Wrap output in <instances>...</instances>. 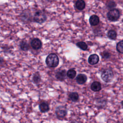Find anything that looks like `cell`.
<instances>
[{
    "mask_svg": "<svg viewBox=\"0 0 123 123\" xmlns=\"http://www.w3.org/2000/svg\"><path fill=\"white\" fill-rule=\"evenodd\" d=\"M69 99L73 101L76 102L79 99V95L77 92H71L69 94Z\"/></svg>",
    "mask_w": 123,
    "mask_h": 123,
    "instance_id": "15",
    "label": "cell"
},
{
    "mask_svg": "<svg viewBox=\"0 0 123 123\" xmlns=\"http://www.w3.org/2000/svg\"><path fill=\"white\" fill-rule=\"evenodd\" d=\"M45 62L48 67L54 68L59 65V59L56 54L50 53L47 57Z\"/></svg>",
    "mask_w": 123,
    "mask_h": 123,
    "instance_id": "1",
    "label": "cell"
},
{
    "mask_svg": "<svg viewBox=\"0 0 123 123\" xmlns=\"http://www.w3.org/2000/svg\"><path fill=\"white\" fill-rule=\"evenodd\" d=\"M101 79L106 83L111 82L113 78V73L111 69H105L101 74Z\"/></svg>",
    "mask_w": 123,
    "mask_h": 123,
    "instance_id": "4",
    "label": "cell"
},
{
    "mask_svg": "<svg viewBox=\"0 0 123 123\" xmlns=\"http://www.w3.org/2000/svg\"><path fill=\"white\" fill-rule=\"evenodd\" d=\"M47 18L46 13L42 10H38L35 12L33 20L35 22L41 24L46 21Z\"/></svg>",
    "mask_w": 123,
    "mask_h": 123,
    "instance_id": "3",
    "label": "cell"
},
{
    "mask_svg": "<svg viewBox=\"0 0 123 123\" xmlns=\"http://www.w3.org/2000/svg\"><path fill=\"white\" fill-rule=\"evenodd\" d=\"M108 37L111 40H115L117 37V33L114 30H110L107 33Z\"/></svg>",
    "mask_w": 123,
    "mask_h": 123,
    "instance_id": "17",
    "label": "cell"
},
{
    "mask_svg": "<svg viewBox=\"0 0 123 123\" xmlns=\"http://www.w3.org/2000/svg\"><path fill=\"white\" fill-rule=\"evenodd\" d=\"M89 22L91 26L97 25L99 23V18L97 15H92L89 19Z\"/></svg>",
    "mask_w": 123,
    "mask_h": 123,
    "instance_id": "9",
    "label": "cell"
},
{
    "mask_svg": "<svg viewBox=\"0 0 123 123\" xmlns=\"http://www.w3.org/2000/svg\"><path fill=\"white\" fill-rule=\"evenodd\" d=\"M106 6L107 8L111 9L114 8H115L116 6V2L112 0H108L106 3Z\"/></svg>",
    "mask_w": 123,
    "mask_h": 123,
    "instance_id": "19",
    "label": "cell"
},
{
    "mask_svg": "<svg viewBox=\"0 0 123 123\" xmlns=\"http://www.w3.org/2000/svg\"><path fill=\"white\" fill-rule=\"evenodd\" d=\"M67 72L65 70H62L57 72L56 74L55 77L59 81H62L66 79Z\"/></svg>",
    "mask_w": 123,
    "mask_h": 123,
    "instance_id": "8",
    "label": "cell"
},
{
    "mask_svg": "<svg viewBox=\"0 0 123 123\" xmlns=\"http://www.w3.org/2000/svg\"><path fill=\"white\" fill-rule=\"evenodd\" d=\"M101 84L98 81H94L91 85V89L94 92H98L101 90Z\"/></svg>",
    "mask_w": 123,
    "mask_h": 123,
    "instance_id": "13",
    "label": "cell"
},
{
    "mask_svg": "<svg viewBox=\"0 0 123 123\" xmlns=\"http://www.w3.org/2000/svg\"><path fill=\"white\" fill-rule=\"evenodd\" d=\"M33 81L36 84H39L41 81V76L38 72H36L33 76Z\"/></svg>",
    "mask_w": 123,
    "mask_h": 123,
    "instance_id": "18",
    "label": "cell"
},
{
    "mask_svg": "<svg viewBox=\"0 0 123 123\" xmlns=\"http://www.w3.org/2000/svg\"><path fill=\"white\" fill-rule=\"evenodd\" d=\"M87 80L86 76L83 74H79L76 77V82L80 85H83L85 84Z\"/></svg>",
    "mask_w": 123,
    "mask_h": 123,
    "instance_id": "10",
    "label": "cell"
},
{
    "mask_svg": "<svg viewBox=\"0 0 123 123\" xmlns=\"http://www.w3.org/2000/svg\"><path fill=\"white\" fill-rule=\"evenodd\" d=\"M107 17L109 21L111 22H116L120 18V11L116 8L111 9L107 12Z\"/></svg>",
    "mask_w": 123,
    "mask_h": 123,
    "instance_id": "2",
    "label": "cell"
},
{
    "mask_svg": "<svg viewBox=\"0 0 123 123\" xmlns=\"http://www.w3.org/2000/svg\"><path fill=\"white\" fill-rule=\"evenodd\" d=\"M75 7L77 10L82 11L86 7V2L84 0H77L75 3Z\"/></svg>",
    "mask_w": 123,
    "mask_h": 123,
    "instance_id": "11",
    "label": "cell"
},
{
    "mask_svg": "<svg viewBox=\"0 0 123 123\" xmlns=\"http://www.w3.org/2000/svg\"><path fill=\"white\" fill-rule=\"evenodd\" d=\"M67 111L66 107L62 106L58 107L55 111L57 117L60 120L64 118L65 117L67 114Z\"/></svg>",
    "mask_w": 123,
    "mask_h": 123,
    "instance_id": "5",
    "label": "cell"
},
{
    "mask_svg": "<svg viewBox=\"0 0 123 123\" xmlns=\"http://www.w3.org/2000/svg\"><path fill=\"white\" fill-rule=\"evenodd\" d=\"M6 64V61L4 59L3 57L0 56V67H4V65Z\"/></svg>",
    "mask_w": 123,
    "mask_h": 123,
    "instance_id": "25",
    "label": "cell"
},
{
    "mask_svg": "<svg viewBox=\"0 0 123 123\" xmlns=\"http://www.w3.org/2000/svg\"><path fill=\"white\" fill-rule=\"evenodd\" d=\"M101 55H102V57L105 59H108L111 56L110 53L109 52H108L107 51H103L102 52V53L101 54Z\"/></svg>",
    "mask_w": 123,
    "mask_h": 123,
    "instance_id": "24",
    "label": "cell"
},
{
    "mask_svg": "<svg viewBox=\"0 0 123 123\" xmlns=\"http://www.w3.org/2000/svg\"><path fill=\"white\" fill-rule=\"evenodd\" d=\"M76 46L83 50H86L87 49V44L83 41H79L76 43Z\"/></svg>",
    "mask_w": 123,
    "mask_h": 123,
    "instance_id": "21",
    "label": "cell"
},
{
    "mask_svg": "<svg viewBox=\"0 0 123 123\" xmlns=\"http://www.w3.org/2000/svg\"><path fill=\"white\" fill-rule=\"evenodd\" d=\"M12 47L8 45H3L1 47L2 51L5 53H9L11 52Z\"/></svg>",
    "mask_w": 123,
    "mask_h": 123,
    "instance_id": "22",
    "label": "cell"
},
{
    "mask_svg": "<svg viewBox=\"0 0 123 123\" xmlns=\"http://www.w3.org/2000/svg\"><path fill=\"white\" fill-rule=\"evenodd\" d=\"M31 45L33 49L35 50H38L41 48L42 44V42L39 38H35L31 41Z\"/></svg>",
    "mask_w": 123,
    "mask_h": 123,
    "instance_id": "6",
    "label": "cell"
},
{
    "mask_svg": "<svg viewBox=\"0 0 123 123\" xmlns=\"http://www.w3.org/2000/svg\"><path fill=\"white\" fill-rule=\"evenodd\" d=\"M39 108L40 111L43 113L47 112L49 110V105L47 103L45 102H43L41 103L39 105Z\"/></svg>",
    "mask_w": 123,
    "mask_h": 123,
    "instance_id": "14",
    "label": "cell"
},
{
    "mask_svg": "<svg viewBox=\"0 0 123 123\" xmlns=\"http://www.w3.org/2000/svg\"><path fill=\"white\" fill-rule=\"evenodd\" d=\"M76 74V71L74 70V69H69L67 72V76L71 79L74 78Z\"/></svg>",
    "mask_w": 123,
    "mask_h": 123,
    "instance_id": "20",
    "label": "cell"
},
{
    "mask_svg": "<svg viewBox=\"0 0 123 123\" xmlns=\"http://www.w3.org/2000/svg\"><path fill=\"white\" fill-rule=\"evenodd\" d=\"M99 58L98 56L96 54L90 55L88 58V62L91 65H95L98 63Z\"/></svg>",
    "mask_w": 123,
    "mask_h": 123,
    "instance_id": "7",
    "label": "cell"
},
{
    "mask_svg": "<svg viewBox=\"0 0 123 123\" xmlns=\"http://www.w3.org/2000/svg\"><path fill=\"white\" fill-rule=\"evenodd\" d=\"M30 17V13L27 10H25L20 15L21 20L23 22H26L28 20H29Z\"/></svg>",
    "mask_w": 123,
    "mask_h": 123,
    "instance_id": "12",
    "label": "cell"
},
{
    "mask_svg": "<svg viewBox=\"0 0 123 123\" xmlns=\"http://www.w3.org/2000/svg\"><path fill=\"white\" fill-rule=\"evenodd\" d=\"M116 49L120 53H123V41L121 40L119 41L116 45Z\"/></svg>",
    "mask_w": 123,
    "mask_h": 123,
    "instance_id": "23",
    "label": "cell"
},
{
    "mask_svg": "<svg viewBox=\"0 0 123 123\" xmlns=\"http://www.w3.org/2000/svg\"><path fill=\"white\" fill-rule=\"evenodd\" d=\"M19 47L21 50L23 51H27L29 48L28 44L25 40H22L19 44Z\"/></svg>",
    "mask_w": 123,
    "mask_h": 123,
    "instance_id": "16",
    "label": "cell"
}]
</instances>
